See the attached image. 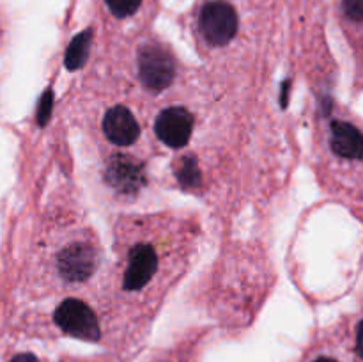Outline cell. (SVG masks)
Listing matches in <instances>:
<instances>
[{
	"label": "cell",
	"mask_w": 363,
	"mask_h": 362,
	"mask_svg": "<svg viewBox=\"0 0 363 362\" xmlns=\"http://www.w3.org/2000/svg\"><path fill=\"white\" fill-rule=\"evenodd\" d=\"M199 31L209 45H227L238 32L236 11L223 0L208 2L199 14Z\"/></svg>",
	"instance_id": "cell-1"
},
{
	"label": "cell",
	"mask_w": 363,
	"mask_h": 362,
	"mask_svg": "<svg viewBox=\"0 0 363 362\" xmlns=\"http://www.w3.org/2000/svg\"><path fill=\"white\" fill-rule=\"evenodd\" d=\"M53 319H55L57 327L62 329V332H66L67 336L85 341H96L99 337V327L94 312L87 304L77 300V298L64 300L55 309Z\"/></svg>",
	"instance_id": "cell-2"
},
{
	"label": "cell",
	"mask_w": 363,
	"mask_h": 362,
	"mask_svg": "<svg viewBox=\"0 0 363 362\" xmlns=\"http://www.w3.org/2000/svg\"><path fill=\"white\" fill-rule=\"evenodd\" d=\"M98 266V251L87 241H73L57 256V270L66 283L87 280Z\"/></svg>",
	"instance_id": "cell-3"
},
{
	"label": "cell",
	"mask_w": 363,
	"mask_h": 362,
	"mask_svg": "<svg viewBox=\"0 0 363 362\" xmlns=\"http://www.w3.org/2000/svg\"><path fill=\"white\" fill-rule=\"evenodd\" d=\"M138 73L140 80L149 91H163L172 82L176 73V64L170 53L162 46L149 45L142 48L138 55Z\"/></svg>",
	"instance_id": "cell-4"
},
{
	"label": "cell",
	"mask_w": 363,
	"mask_h": 362,
	"mask_svg": "<svg viewBox=\"0 0 363 362\" xmlns=\"http://www.w3.org/2000/svg\"><path fill=\"white\" fill-rule=\"evenodd\" d=\"M160 259L155 247L147 243H140L131 248L126 259L123 284L128 291H140L152 280L158 272Z\"/></svg>",
	"instance_id": "cell-5"
},
{
	"label": "cell",
	"mask_w": 363,
	"mask_h": 362,
	"mask_svg": "<svg viewBox=\"0 0 363 362\" xmlns=\"http://www.w3.org/2000/svg\"><path fill=\"white\" fill-rule=\"evenodd\" d=\"M155 131L163 144L179 149L190 141L194 131V116L183 106H170L158 116Z\"/></svg>",
	"instance_id": "cell-6"
},
{
	"label": "cell",
	"mask_w": 363,
	"mask_h": 362,
	"mask_svg": "<svg viewBox=\"0 0 363 362\" xmlns=\"http://www.w3.org/2000/svg\"><path fill=\"white\" fill-rule=\"evenodd\" d=\"M330 148L346 162L363 160V131L350 121H333L330 126Z\"/></svg>",
	"instance_id": "cell-7"
},
{
	"label": "cell",
	"mask_w": 363,
	"mask_h": 362,
	"mask_svg": "<svg viewBox=\"0 0 363 362\" xmlns=\"http://www.w3.org/2000/svg\"><path fill=\"white\" fill-rule=\"evenodd\" d=\"M103 131L113 144L130 146L138 138L140 128L135 116L126 106H113L103 119Z\"/></svg>",
	"instance_id": "cell-8"
},
{
	"label": "cell",
	"mask_w": 363,
	"mask_h": 362,
	"mask_svg": "<svg viewBox=\"0 0 363 362\" xmlns=\"http://www.w3.org/2000/svg\"><path fill=\"white\" fill-rule=\"evenodd\" d=\"M108 180L116 188L123 192H133L142 181L140 167L130 158H117L110 162Z\"/></svg>",
	"instance_id": "cell-9"
},
{
	"label": "cell",
	"mask_w": 363,
	"mask_h": 362,
	"mask_svg": "<svg viewBox=\"0 0 363 362\" xmlns=\"http://www.w3.org/2000/svg\"><path fill=\"white\" fill-rule=\"evenodd\" d=\"M89 46H91V31L82 32V34H78L77 38L71 41L66 53L67 70H77V67H80L82 64L85 62L89 53Z\"/></svg>",
	"instance_id": "cell-10"
},
{
	"label": "cell",
	"mask_w": 363,
	"mask_h": 362,
	"mask_svg": "<svg viewBox=\"0 0 363 362\" xmlns=\"http://www.w3.org/2000/svg\"><path fill=\"white\" fill-rule=\"evenodd\" d=\"M142 0H106L110 13L117 18H128L140 7Z\"/></svg>",
	"instance_id": "cell-11"
},
{
	"label": "cell",
	"mask_w": 363,
	"mask_h": 362,
	"mask_svg": "<svg viewBox=\"0 0 363 362\" xmlns=\"http://www.w3.org/2000/svg\"><path fill=\"white\" fill-rule=\"evenodd\" d=\"M342 9L347 21L363 27V0H342Z\"/></svg>",
	"instance_id": "cell-12"
},
{
	"label": "cell",
	"mask_w": 363,
	"mask_h": 362,
	"mask_svg": "<svg viewBox=\"0 0 363 362\" xmlns=\"http://www.w3.org/2000/svg\"><path fill=\"white\" fill-rule=\"evenodd\" d=\"M179 180L184 185H195L199 181V169L195 165L194 160H183L181 162V170H179Z\"/></svg>",
	"instance_id": "cell-13"
},
{
	"label": "cell",
	"mask_w": 363,
	"mask_h": 362,
	"mask_svg": "<svg viewBox=\"0 0 363 362\" xmlns=\"http://www.w3.org/2000/svg\"><path fill=\"white\" fill-rule=\"evenodd\" d=\"M354 353L363 361V318L358 322L357 332H354Z\"/></svg>",
	"instance_id": "cell-14"
},
{
	"label": "cell",
	"mask_w": 363,
	"mask_h": 362,
	"mask_svg": "<svg viewBox=\"0 0 363 362\" xmlns=\"http://www.w3.org/2000/svg\"><path fill=\"white\" fill-rule=\"evenodd\" d=\"M11 362H39L32 353H20L11 358Z\"/></svg>",
	"instance_id": "cell-15"
},
{
	"label": "cell",
	"mask_w": 363,
	"mask_h": 362,
	"mask_svg": "<svg viewBox=\"0 0 363 362\" xmlns=\"http://www.w3.org/2000/svg\"><path fill=\"white\" fill-rule=\"evenodd\" d=\"M314 362H342L335 357H328V355H323V357H318Z\"/></svg>",
	"instance_id": "cell-16"
}]
</instances>
